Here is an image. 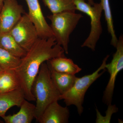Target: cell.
I'll return each mask as SVG.
<instances>
[{
	"label": "cell",
	"mask_w": 123,
	"mask_h": 123,
	"mask_svg": "<svg viewBox=\"0 0 123 123\" xmlns=\"http://www.w3.org/2000/svg\"><path fill=\"white\" fill-rule=\"evenodd\" d=\"M63 49L56 43L54 37L39 38L26 54L21 59L17 68L14 69L25 99L35 101L32 86L43 63L59 56H65Z\"/></svg>",
	"instance_id": "6da1fadb"
},
{
	"label": "cell",
	"mask_w": 123,
	"mask_h": 123,
	"mask_svg": "<svg viewBox=\"0 0 123 123\" xmlns=\"http://www.w3.org/2000/svg\"><path fill=\"white\" fill-rule=\"evenodd\" d=\"M31 89L36 102L35 118L38 121L49 104L60 100L61 95L52 81L47 63L44 62L40 66Z\"/></svg>",
	"instance_id": "7a4b0ae2"
},
{
	"label": "cell",
	"mask_w": 123,
	"mask_h": 123,
	"mask_svg": "<svg viewBox=\"0 0 123 123\" xmlns=\"http://www.w3.org/2000/svg\"><path fill=\"white\" fill-rule=\"evenodd\" d=\"M47 18L50 21V26L56 43L63 48L65 53L68 54L70 36L83 15L74 11H67L52 14Z\"/></svg>",
	"instance_id": "3957f363"
},
{
	"label": "cell",
	"mask_w": 123,
	"mask_h": 123,
	"mask_svg": "<svg viewBox=\"0 0 123 123\" xmlns=\"http://www.w3.org/2000/svg\"><path fill=\"white\" fill-rule=\"evenodd\" d=\"M109 55L104 59L99 68L92 74L81 77H77L72 87L60 96V100L63 99L67 106L74 105L77 108L78 113L80 116L84 111L83 104L85 95L88 88L106 71L105 66Z\"/></svg>",
	"instance_id": "277c9868"
},
{
	"label": "cell",
	"mask_w": 123,
	"mask_h": 123,
	"mask_svg": "<svg viewBox=\"0 0 123 123\" xmlns=\"http://www.w3.org/2000/svg\"><path fill=\"white\" fill-rule=\"evenodd\" d=\"M74 2L76 10L85 13L90 18V33L81 47H86L94 51L102 33L101 18L103 10L102 6L100 3H95L91 5L85 0H74Z\"/></svg>",
	"instance_id": "5b68a950"
},
{
	"label": "cell",
	"mask_w": 123,
	"mask_h": 123,
	"mask_svg": "<svg viewBox=\"0 0 123 123\" xmlns=\"http://www.w3.org/2000/svg\"><path fill=\"white\" fill-rule=\"evenodd\" d=\"M9 32L18 44L26 52L39 38L36 27L26 13Z\"/></svg>",
	"instance_id": "8992f818"
},
{
	"label": "cell",
	"mask_w": 123,
	"mask_h": 123,
	"mask_svg": "<svg viewBox=\"0 0 123 123\" xmlns=\"http://www.w3.org/2000/svg\"><path fill=\"white\" fill-rule=\"evenodd\" d=\"M116 48L110 63L106 64V69L110 74L109 81L104 92L103 101L107 106L111 104L117 76L123 69V37L121 35L118 39Z\"/></svg>",
	"instance_id": "52a82bcc"
},
{
	"label": "cell",
	"mask_w": 123,
	"mask_h": 123,
	"mask_svg": "<svg viewBox=\"0 0 123 123\" xmlns=\"http://www.w3.org/2000/svg\"><path fill=\"white\" fill-rule=\"evenodd\" d=\"M25 13L17 0H4L0 11V33L9 32Z\"/></svg>",
	"instance_id": "ba28073f"
},
{
	"label": "cell",
	"mask_w": 123,
	"mask_h": 123,
	"mask_svg": "<svg viewBox=\"0 0 123 123\" xmlns=\"http://www.w3.org/2000/svg\"><path fill=\"white\" fill-rule=\"evenodd\" d=\"M28 6L27 13L37 30L39 37L47 39L54 37L50 26L48 24L42 11L39 0H25Z\"/></svg>",
	"instance_id": "9c48e42d"
},
{
	"label": "cell",
	"mask_w": 123,
	"mask_h": 123,
	"mask_svg": "<svg viewBox=\"0 0 123 123\" xmlns=\"http://www.w3.org/2000/svg\"><path fill=\"white\" fill-rule=\"evenodd\" d=\"M57 101L48 106L38 120L40 123H68L70 112L68 106H62Z\"/></svg>",
	"instance_id": "30bf717a"
},
{
	"label": "cell",
	"mask_w": 123,
	"mask_h": 123,
	"mask_svg": "<svg viewBox=\"0 0 123 123\" xmlns=\"http://www.w3.org/2000/svg\"><path fill=\"white\" fill-rule=\"evenodd\" d=\"M19 111L12 115L2 117L6 123H31L35 118V105L24 99Z\"/></svg>",
	"instance_id": "8fae6325"
},
{
	"label": "cell",
	"mask_w": 123,
	"mask_h": 123,
	"mask_svg": "<svg viewBox=\"0 0 123 123\" xmlns=\"http://www.w3.org/2000/svg\"><path fill=\"white\" fill-rule=\"evenodd\" d=\"M46 62L48 66L58 72L75 75L82 70L72 60L65 56L55 57Z\"/></svg>",
	"instance_id": "7c38bea8"
},
{
	"label": "cell",
	"mask_w": 123,
	"mask_h": 123,
	"mask_svg": "<svg viewBox=\"0 0 123 123\" xmlns=\"http://www.w3.org/2000/svg\"><path fill=\"white\" fill-rule=\"evenodd\" d=\"M21 89L5 93H0V117L6 115L7 111L13 106L20 107L25 99Z\"/></svg>",
	"instance_id": "4fadbf2b"
},
{
	"label": "cell",
	"mask_w": 123,
	"mask_h": 123,
	"mask_svg": "<svg viewBox=\"0 0 123 123\" xmlns=\"http://www.w3.org/2000/svg\"><path fill=\"white\" fill-rule=\"evenodd\" d=\"M48 67L52 81L61 94L64 93L72 87L77 77L75 75L58 72Z\"/></svg>",
	"instance_id": "5bb4252c"
},
{
	"label": "cell",
	"mask_w": 123,
	"mask_h": 123,
	"mask_svg": "<svg viewBox=\"0 0 123 123\" xmlns=\"http://www.w3.org/2000/svg\"><path fill=\"white\" fill-rule=\"evenodd\" d=\"M19 89H21V87L14 70H3L0 74V93H9Z\"/></svg>",
	"instance_id": "9a60e30c"
},
{
	"label": "cell",
	"mask_w": 123,
	"mask_h": 123,
	"mask_svg": "<svg viewBox=\"0 0 123 123\" xmlns=\"http://www.w3.org/2000/svg\"><path fill=\"white\" fill-rule=\"evenodd\" d=\"M0 48L21 58L24 57L27 52L18 44L9 32L0 33Z\"/></svg>",
	"instance_id": "2e32d148"
},
{
	"label": "cell",
	"mask_w": 123,
	"mask_h": 123,
	"mask_svg": "<svg viewBox=\"0 0 123 123\" xmlns=\"http://www.w3.org/2000/svg\"><path fill=\"white\" fill-rule=\"evenodd\" d=\"M44 5L52 14L70 11L75 12L74 0H43Z\"/></svg>",
	"instance_id": "e0dca14e"
},
{
	"label": "cell",
	"mask_w": 123,
	"mask_h": 123,
	"mask_svg": "<svg viewBox=\"0 0 123 123\" xmlns=\"http://www.w3.org/2000/svg\"><path fill=\"white\" fill-rule=\"evenodd\" d=\"M100 3L104 12L105 19L107 25L108 31L111 37V44L115 48L118 39L116 34L113 23L111 9L110 6V0H100Z\"/></svg>",
	"instance_id": "ac0fdd59"
},
{
	"label": "cell",
	"mask_w": 123,
	"mask_h": 123,
	"mask_svg": "<svg viewBox=\"0 0 123 123\" xmlns=\"http://www.w3.org/2000/svg\"><path fill=\"white\" fill-rule=\"evenodd\" d=\"M21 59L0 48V67L3 70L15 69L20 64Z\"/></svg>",
	"instance_id": "d6986e66"
},
{
	"label": "cell",
	"mask_w": 123,
	"mask_h": 123,
	"mask_svg": "<svg viewBox=\"0 0 123 123\" xmlns=\"http://www.w3.org/2000/svg\"><path fill=\"white\" fill-rule=\"evenodd\" d=\"M107 112H106V115L105 117H104L103 119L100 121L99 123H110L111 121V118L108 116L111 117L113 113H116L118 111V108L116 107L115 105H112L111 104L108 105L107 110Z\"/></svg>",
	"instance_id": "ffe728a7"
},
{
	"label": "cell",
	"mask_w": 123,
	"mask_h": 123,
	"mask_svg": "<svg viewBox=\"0 0 123 123\" xmlns=\"http://www.w3.org/2000/svg\"><path fill=\"white\" fill-rule=\"evenodd\" d=\"M88 1V3H89V4L93 5L95 3L94 0H87Z\"/></svg>",
	"instance_id": "44dd1931"
},
{
	"label": "cell",
	"mask_w": 123,
	"mask_h": 123,
	"mask_svg": "<svg viewBox=\"0 0 123 123\" xmlns=\"http://www.w3.org/2000/svg\"><path fill=\"white\" fill-rule=\"evenodd\" d=\"M4 1V0H0V11L1 10L2 6H3Z\"/></svg>",
	"instance_id": "7402d4cb"
},
{
	"label": "cell",
	"mask_w": 123,
	"mask_h": 123,
	"mask_svg": "<svg viewBox=\"0 0 123 123\" xmlns=\"http://www.w3.org/2000/svg\"><path fill=\"white\" fill-rule=\"evenodd\" d=\"M3 70H3V69H2L0 67V74L1 73H2V72H3Z\"/></svg>",
	"instance_id": "603a6c76"
}]
</instances>
